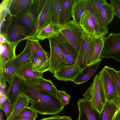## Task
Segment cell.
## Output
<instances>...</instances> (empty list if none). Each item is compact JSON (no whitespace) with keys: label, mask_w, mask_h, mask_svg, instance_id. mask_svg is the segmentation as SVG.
<instances>
[{"label":"cell","mask_w":120,"mask_h":120,"mask_svg":"<svg viewBox=\"0 0 120 120\" xmlns=\"http://www.w3.org/2000/svg\"><path fill=\"white\" fill-rule=\"evenodd\" d=\"M74 0H62L59 23L62 26L69 21L72 17V8Z\"/></svg>","instance_id":"cell-22"},{"label":"cell","mask_w":120,"mask_h":120,"mask_svg":"<svg viewBox=\"0 0 120 120\" xmlns=\"http://www.w3.org/2000/svg\"><path fill=\"white\" fill-rule=\"evenodd\" d=\"M112 102L120 110V97L118 96Z\"/></svg>","instance_id":"cell-47"},{"label":"cell","mask_w":120,"mask_h":120,"mask_svg":"<svg viewBox=\"0 0 120 120\" xmlns=\"http://www.w3.org/2000/svg\"><path fill=\"white\" fill-rule=\"evenodd\" d=\"M93 37L83 30L78 58V61L82 70L90 63Z\"/></svg>","instance_id":"cell-10"},{"label":"cell","mask_w":120,"mask_h":120,"mask_svg":"<svg viewBox=\"0 0 120 120\" xmlns=\"http://www.w3.org/2000/svg\"><path fill=\"white\" fill-rule=\"evenodd\" d=\"M13 120H33L29 118L23 117H16Z\"/></svg>","instance_id":"cell-48"},{"label":"cell","mask_w":120,"mask_h":120,"mask_svg":"<svg viewBox=\"0 0 120 120\" xmlns=\"http://www.w3.org/2000/svg\"><path fill=\"white\" fill-rule=\"evenodd\" d=\"M34 0H12L10 8V13L15 16L28 6L32 3Z\"/></svg>","instance_id":"cell-29"},{"label":"cell","mask_w":120,"mask_h":120,"mask_svg":"<svg viewBox=\"0 0 120 120\" xmlns=\"http://www.w3.org/2000/svg\"><path fill=\"white\" fill-rule=\"evenodd\" d=\"M83 96V98L90 101L94 108L100 114L104 104L101 98L98 74L96 75L94 77L93 82L86 90Z\"/></svg>","instance_id":"cell-9"},{"label":"cell","mask_w":120,"mask_h":120,"mask_svg":"<svg viewBox=\"0 0 120 120\" xmlns=\"http://www.w3.org/2000/svg\"><path fill=\"white\" fill-rule=\"evenodd\" d=\"M50 54L49 60V71L54 74L65 67V60L64 56L56 38L48 39Z\"/></svg>","instance_id":"cell-6"},{"label":"cell","mask_w":120,"mask_h":120,"mask_svg":"<svg viewBox=\"0 0 120 120\" xmlns=\"http://www.w3.org/2000/svg\"><path fill=\"white\" fill-rule=\"evenodd\" d=\"M7 81L4 77L3 72V69L0 68V88L4 89L6 87Z\"/></svg>","instance_id":"cell-43"},{"label":"cell","mask_w":120,"mask_h":120,"mask_svg":"<svg viewBox=\"0 0 120 120\" xmlns=\"http://www.w3.org/2000/svg\"><path fill=\"white\" fill-rule=\"evenodd\" d=\"M89 0L95 11L104 23L102 14L101 8L102 5L107 2V1L106 0Z\"/></svg>","instance_id":"cell-38"},{"label":"cell","mask_w":120,"mask_h":120,"mask_svg":"<svg viewBox=\"0 0 120 120\" xmlns=\"http://www.w3.org/2000/svg\"><path fill=\"white\" fill-rule=\"evenodd\" d=\"M19 92L29 99L30 107L41 114L55 115L65 106L59 97L39 90L34 83L21 79Z\"/></svg>","instance_id":"cell-1"},{"label":"cell","mask_w":120,"mask_h":120,"mask_svg":"<svg viewBox=\"0 0 120 120\" xmlns=\"http://www.w3.org/2000/svg\"><path fill=\"white\" fill-rule=\"evenodd\" d=\"M3 116L2 113L1 112V111H0V120H3Z\"/></svg>","instance_id":"cell-49"},{"label":"cell","mask_w":120,"mask_h":120,"mask_svg":"<svg viewBox=\"0 0 120 120\" xmlns=\"http://www.w3.org/2000/svg\"><path fill=\"white\" fill-rule=\"evenodd\" d=\"M26 41V43L34 54L45 59H49L48 53L41 46L39 39L36 38H30L27 39Z\"/></svg>","instance_id":"cell-26"},{"label":"cell","mask_w":120,"mask_h":120,"mask_svg":"<svg viewBox=\"0 0 120 120\" xmlns=\"http://www.w3.org/2000/svg\"><path fill=\"white\" fill-rule=\"evenodd\" d=\"M29 83H34L39 90L58 97L57 93L58 90L50 80L45 79L43 77Z\"/></svg>","instance_id":"cell-21"},{"label":"cell","mask_w":120,"mask_h":120,"mask_svg":"<svg viewBox=\"0 0 120 120\" xmlns=\"http://www.w3.org/2000/svg\"><path fill=\"white\" fill-rule=\"evenodd\" d=\"M110 4L112 7L114 15L120 19V0H111Z\"/></svg>","instance_id":"cell-41"},{"label":"cell","mask_w":120,"mask_h":120,"mask_svg":"<svg viewBox=\"0 0 120 120\" xmlns=\"http://www.w3.org/2000/svg\"><path fill=\"white\" fill-rule=\"evenodd\" d=\"M120 79V71H116Z\"/></svg>","instance_id":"cell-50"},{"label":"cell","mask_w":120,"mask_h":120,"mask_svg":"<svg viewBox=\"0 0 120 120\" xmlns=\"http://www.w3.org/2000/svg\"><path fill=\"white\" fill-rule=\"evenodd\" d=\"M3 69L4 77L7 82L10 84L15 74L14 59L7 62Z\"/></svg>","instance_id":"cell-32"},{"label":"cell","mask_w":120,"mask_h":120,"mask_svg":"<svg viewBox=\"0 0 120 120\" xmlns=\"http://www.w3.org/2000/svg\"><path fill=\"white\" fill-rule=\"evenodd\" d=\"M32 52L28 44L26 43L25 47L19 55L16 56L14 59L15 74L21 67L31 62Z\"/></svg>","instance_id":"cell-19"},{"label":"cell","mask_w":120,"mask_h":120,"mask_svg":"<svg viewBox=\"0 0 120 120\" xmlns=\"http://www.w3.org/2000/svg\"><path fill=\"white\" fill-rule=\"evenodd\" d=\"M82 70L77 60L74 65L64 67L55 72L53 76L60 81L72 82Z\"/></svg>","instance_id":"cell-14"},{"label":"cell","mask_w":120,"mask_h":120,"mask_svg":"<svg viewBox=\"0 0 120 120\" xmlns=\"http://www.w3.org/2000/svg\"><path fill=\"white\" fill-rule=\"evenodd\" d=\"M0 43L4 44L8 43L10 41L6 37H5L1 34H0Z\"/></svg>","instance_id":"cell-44"},{"label":"cell","mask_w":120,"mask_h":120,"mask_svg":"<svg viewBox=\"0 0 120 120\" xmlns=\"http://www.w3.org/2000/svg\"><path fill=\"white\" fill-rule=\"evenodd\" d=\"M57 94L59 95L60 99L61 102L65 106L69 103L71 98L70 96L62 90H58Z\"/></svg>","instance_id":"cell-40"},{"label":"cell","mask_w":120,"mask_h":120,"mask_svg":"<svg viewBox=\"0 0 120 120\" xmlns=\"http://www.w3.org/2000/svg\"><path fill=\"white\" fill-rule=\"evenodd\" d=\"M39 13L38 0H35L15 16L34 31L36 35L37 23Z\"/></svg>","instance_id":"cell-7"},{"label":"cell","mask_w":120,"mask_h":120,"mask_svg":"<svg viewBox=\"0 0 120 120\" xmlns=\"http://www.w3.org/2000/svg\"><path fill=\"white\" fill-rule=\"evenodd\" d=\"M34 32L16 16H12L7 32L6 37L11 42H20L30 38H35Z\"/></svg>","instance_id":"cell-2"},{"label":"cell","mask_w":120,"mask_h":120,"mask_svg":"<svg viewBox=\"0 0 120 120\" xmlns=\"http://www.w3.org/2000/svg\"><path fill=\"white\" fill-rule=\"evenodd\" d=\"M101 63L99 62L86 67L80 72L72 82L76 85L86 82L95 72Z\"/></svg>","instance_id":"cell-20"},{"label":"cell","mask_w":120,"mask_h":120,"mask_svg":"<svg viewBox=\"0 0 120 120\" xmlns=\"http://www.w3.org/2000/svg\"><path fill=\"white\" fill-rule=\"evenodd\" d=\"M19 42L2 44L0 43V68L3 69L7 62L15 57V51Z\"/></svg>","instance_id":"cell-15"},{"label":"cell","mask_w":120,"mask_h":120,"mask_svg":"<svg viewBox=\"0 0 120 120\" xmlns=\"http://www.w3.org/2000/svg\"><path fill=\"white\" fill-rule=\"evenodd\" d=\"M86 10L93 22L96 35L105 37L109 32L108 27L97 14L89 0H88Z\"/></svg>","instance_id":"cell-13"},{"label":"cell","mask_w":120,"mask_h":120,"mask_svg":"<svg viewBox=\"0 0 120 120\" xmlns=\"http://www.w3.org/2000/svg\"><path fill=\"white\" fill-rule=\"evenodd\" d=\"M62 1V0H54V10L52 22L59 24L60 15Z\"/></svg>","instance_id":"cell-37"},{"label":"cell","mask_w":120,"mask_h":120,"mask_svg":"<svg viewBox=\"0 0 120 120\" xmlns=\"http://www.w3.org/2000/svg\"><path fill=\"white\" fill-rule=\"evenodd\" d=\"M43 73L38 71L31 62L20 68L15 74L21 79L29 82L37 79L43 77Z\"/></svg>","instance_id":"cell-16"},{"label":"cell","mask_w":120,"mask_h":120,"mask_svg":"<svg viewBox=\"0 0 120 120\" xmlns=\"http://www.w3.org/2000/svg\"><path fill=\"white\" fill-rule=\"evenodd\" d=\"M56 37L65 57V67L74 65L77 60L78 58V55L75 49L62 35L60 34Z\"/></svg>","instance_id":"cell-11"},{"label":"cell","mask_w":120,"mask_h":120,"mask_svg":"<svg viewBox=\"0 0 120 120\" xmlns=\"http://www.w3.org/2000/svg\"><path fill=\"white\" fill-rule=\"evenodd\" d=\"M80 26L83 30L86 33L93 37L97 36L96 35L93 22L86 10L81 18Z\"/></svg>","instance_id":"cell-27"},{"label":"cell","mask_w":120,"mask_h":120,"mask_svg":"<svg viewBox=\"0 0 120 120\" xmlns=\"http://www.w3.org/2000/svg\"><path fill=\"white\" fill-rule=\"evenodd\" d=\"M104 68L114 82L118 96L120 97V79L117 73L116 70L106 65Z\"/></svg>","instance_id":"cell-33"},{"label":"cell","mask_w":120,"mask_h":120,"mask_svg":"<svg viewBox=\"0 0 120 120\" xmlns=\"http://www.w3.org/2000/svg\"><path fill=\"white\" fill-rule=\"evenodd\" d=\"M7 99L5 94L0 95V106L6 101Z\"/></svg>","instance_id":"cell-46"},{"label":"cell","mask_w":120,"mask_h":120,"mask_svg":"<svg viewBox=\"0 0 120 120\" xmlns=\"http://www.w3.org/2000/svg\"><path fill=\"white\" fill-rule=\"evenodd\" d=\"M60 33L71 44L78 55L83 36L81 27L72 20L61 26Z\"/></svg>","instance_id":"cell-4"},{"label":"cell","mask_w":120,"mask_h":120,"mask_svg":"<svg viewBox=\"0 0 120 120\" xmlns=\"http://www.w3.org/2000/svg\"><path fill=\"white\" fill-rule=\"evenodd\" d=\"M112 120H120V110L118 108Z\"/></svg>","instance_id":"cell-45"},{"label":"cell","mask_w":120,"mask_h":120,"mask_svg":"<svg viewBox=\"0 0 120 120\" xmlns=\"http://www.w3.org/2000/svg\"><path fill=\"white\" fill-rule=\"evenodd\" d=\"M12 16L8 14L2 21H0V34L6 37V34L8 27L11 21Z\"/></svg>","instance_id":"cell-36"},{"label":"cell","mask_w":120,"mask_h":120,"mask_svg":"<svg viewBox=\"0 0 120 120\" xmlns=\"http://www.w3.org/2000/svg\"><path fill=\"white\" fill-rule=\"evenodd\" d=\"M104 104L100 114V120H112L117 108L112 101H106Z\"/></svg>","instance_id":"cell-28"},{"label":"cell","mask_w":120,"mask_h":120,"mask_svg":"<svg viewBox=\"0 0 120 120\" xmlns=\"http://www.w3.org/2000/svg\"><path fill=\"white\" fill-rule=\"evenodd\" d=\"M13 105L8 99L6 101L0 106V109L4 112L6 119L11 115L13 110Z\"/></svg>","instance_id":"cell-39"},{"label":"cell","mask_w":120,"mask_h":120,"mask_svg":"<svg viewBox=\"0 0 120 120\" xmlns=\"http://www.w3.org/2000/svg\"><path fill=\"white\" fill-rule=\"evenodd\" d=\"M39 13L37 23V34L52 22L54 0H38Z\"/></svg>","instance_id":"cell-8"},{"label":"cell","mask_w":120,"mask_h":120,"mask_svg":"<svg viewBox=\"0 0 120 120\" xmlns=\"http://www.w3.org/2000/svg\"><path fill=\"white\" fill-rule=\"evenodd\" d=\"M40 120H72V118L68 116L59 115L44 118Z\"/></svg>","instance_id":"cell-42"},{"label":"cell","mask_w":120,"mask_h":120,"mask_svg":"<svg viewBox=\"0 0 120 120\" xmlns=\"http://www.w3.org/2000/svg\"><path fill=\"white\" fill-rule=\"evenodd\" d=\"M100 92L103 103L112 101L118 95L115 85L104 68L98 73Z\"/></svg>","instance_id":"cell-3"},{"label":"cell","mask_w":120,"mask_h":120,"mask_svg":"<svg viewBox=\"0 0 120 120\" xmlns=\"http://www.w3.org/2000/svg\"><path fill=\"white\" fill-rule=\"evenodd\" d=\"M88 0H74L72 8L73 20L80 25L82 16L86 9Z\"/></svg>","instance_id":"cell-23"},{"label":"cell","mask_w":120,"mask_h":120,"mask_svg":"<svg viewBox=\"0 0 120 120\" xmlns=\"http://www.w3.org/2000/svg\"><path fill=\"white\" fill-rule=\"evenodd\" d=\"M79 111L78 120H100V113L90 101L83 97L77 102Z\"/></svg>","instance_id":"cell-12"},{"label":"cell","mask_w":120,"mask_h":120,"mask_svg":"<svg viewBox=\"0 0 120 120\" xmlns=\"http://www.w3.org/2000/svg\"><path fill=\"white\" fill-rule=\"evenodd\" d=\"M105 37L101 36L93 37L90 60L88 66L93 65L101 60H102L100 58V56L103 47Z\"/></svg>","instance_id":"cell-17"},{"label":"cell","mask_w":120,"mask_h":120,"mask_svg":"<svg viewBox=\"0 0 120 120\" xmlns=\"http://www.w3.org/2000/svg\"><path fill=\"white\" fill-rule=\"evenodd\" d=\"M29 103V99L19 93L13 105L11 115L6 120H13L25 107L28 106Z\"/></svg>","instance_id":"cell-25"},{"label":"cell","mask_w":120,"mask_h":120,"mask_svg":"<svg viewBox=\"0 0 120 120\" xmlns=\"http://www.w3.org/2000/svg\"><path fill=\"white\" fill-rule=\"evenodd\" d=\"M12 0H3L0 5V21L10 14V8Z\"/></svg>","instance_id":"cell-34"},{"label":"cell","mask_w":120,"mask_h":120,"mask_svg":"<svg viewBox=\"0 0 120 120\" xmlns=\"http://www.w3.org/2000/svg\"><path fill=\"white\" fill-rule=\"evenodd\" d=\"M38 113L31 107H25L16 117H23L35 120L38 116Z\"/></svg>","instance_id":"cell-35"},{"label":"cell","mask_w":120,"mask_h":120,"mask_svg":"<svg viewBox=\"0 0 120 120\" xmlns=\"http://www.w3.org/2000/svg\"><path fill=\"white\" fill-rule=\"evenodd\" d=\"M61 26L52 22L43 28L36 35L35 38L43 40L57 36L60 34Z\"/></svg>","instance_id":"cell-18"},{"label":"cell","mask_w":120,"mask_h":120,"mask_svg":"<svg viewBox=\"0 0 120 120\" xmlns=\"http://www.w3.org/2000/svg\"><path fill=\"white\" fill-rule=\"evenodd\" d=\"M21 81L20 78L15 74L6 93L5 95L8 99L13 106L19 93V85Z\"/></svg>","instance_id":"cell-24"},{"label":"cell","mask_w":120,"mask_h":120,"mask_svg":"<svg viewBox=\"0 0 120 120\" xmlns=\"http://www.w3.org/2000/svg\"><path fill=\"white\" fill-rule=\"evenodd\" d=\"M112 58L120 62V33H111L104 38L103 48L100 58Z\"/></svg>","instance_id":"cell-5"},{"label":"cell","mask_w":120,"mask_h":120,"mask_svg":"<svg viewBox=\"0 0 120 120\" xmlns=\"http://www.w3.org/2000/svg\"><path fill=\"white\" fill-rule=\"evenodd\" d=\"M101 11L104 23L107 26L113 20L115 15L113 9L110 4L107 2L102 5Z\"/></svg>","instance_id":"cell-31"},{"label":"cell","mask_w":120,"mask_h":120,"mask_svg":"<svg viewBox=\"0 0 120 120\" xmlns=\"http://www.w3.org/2000/svg\"><path fill=\"white\" fill-rule=\"evenodd\" d=\"M31 62L33 66L38 71L43 73L49 71V60L37 56L32 53Z\"/></svg>","instance_id":"cell-30"}]
</instances>
